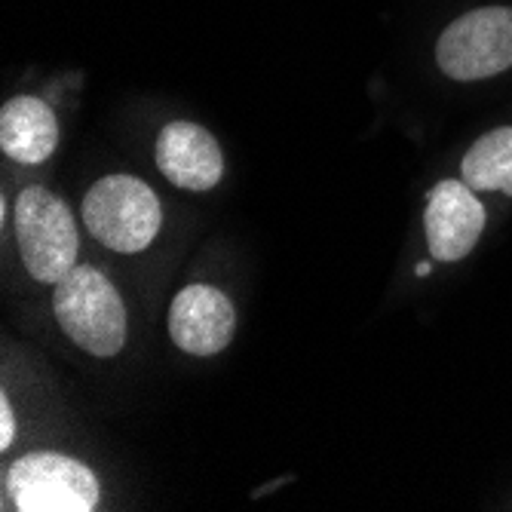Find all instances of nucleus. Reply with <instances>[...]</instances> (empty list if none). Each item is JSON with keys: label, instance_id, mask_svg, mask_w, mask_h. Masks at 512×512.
Segmentation results:
<instances>
[{"label": "nucleus", "instance_id": "1", "mask_svg": "<svg viewBox=\"0 0 512 512\" xmlns=\"http://www.w3.org/2000/svg\"><path fill=\"white\" fill-rule=\"evenodd\" d=\"M53 310L62 325V332L86 353L92 356H117L126 344V307L111 286V279L89 267L77 264L71 267L53 295Z\"/></svg>", "mask_w": 512, "mask_h": 512}, {"label": "nucleus", "instance_id": "2", "mask_svg": "<svg viewBox=\"0 0 512 512\" xmlns=\"http://www.w3.org/2000/svg\"><path fill=\"white\" fill-rule=\"evenodd\" d=\"M83 224L111 252L135 255L154 243L163 224L157 194L132 175H108L83 197Z\"/></svg>", "mask_w": 512, "mask_h": 512}, {"label": "nucleus", "instance_id": "3", "mask_svg": "<svg viewBox=\"0 0 512 512\" xmlns=\"http://www.w3.org/2000/svg\"><path fill=\"white\" fill-rule=\"evenodd\" d=\"M16 237L28 273L37 283L56 286L77 267V227L68 206L46 188H25L16 200Z\"/></svg>", "mask_w": 512, "mask_h": 512}, {"label": "nucleus", "instance_id": "4", "mask_svg": "<svg viewBox=\"0 0 512 512\" xmlns=\"http://www.w3.org/2000/svg\"><path fill=\"white\" fill-rule=\"evenodd\" d=\"M7 485L19 512H92L99 506V479L68 454L34 451L19 457Z\"/></svg>", "mask_w": 512, "mask_h": 512}, {"label": "nucleus", "instance_id": "5", "mask_svg": "<svg viewBox=\"0 0 512 512\" xmlns=\"http://www.w3.org/2000/svg\"><path fill=\"white\" fill-rule=\"evenodd\" d=\"M439 68L454 80H485L512 65V10L485 7L454 19L436 46Z\"/></svg>", "mask_w": 512, "mask_h": 512}, {"label": "nucleus", "instance_id": "6", "mask_svg": "<svg viewBox=\"0 0 512 512\" xmlns=\"http://www.w3.org/2000/svg\"><path fill=\"white\" fill-rule=\"evenodd\" d=\"M427 246L436 261H460L485 230V206L467 181H442L427 194Z\"/></svg>", "mask_w": 512, "mask_h": 512}, {"label": "nucleus", "instance_id": "7", "mask_svg": "<svg viewBox=\"0 0 512 512\" xmlns=\"http://www.w3.org/2000/svg\"><path fill=\"white\" fill-rule=\"evenodd\" d=\"M237 329L234 304L215 286H188L181 289L169 307V335L191 356L221 353Z\"/></svg>", "mask_w": 512, "mask_h": 512}, {"label": "nucleus", "instance_id": "8", "mask_svg": "<svg viewBox=\"0 0 512 512\" xmlns=\"http://www.w3.org/2000/svg\"><path fill=\"white\" fill-rule=\"evenodd\" d=\"M157 166L175 188L209 191L221 181L224 157L209 129L191 120H175L157 138Z\"/></svg>", "mask_w": 512, "mask_h": 512}, {"label": "nucleus", "instance_id": "9", "mask_svg": "<svg viewBox=\"0 0 512 512\" xmlns=\"http://www.w3.org/2000/svg\"><path fill=\"white\" fill-rule=\"evenodd\" d=\"M59 145L53 108L34 96H16L0 111V148L16 163L37 166L50 160Z\"/></svg>", "mask_w": 512, "mask_h": 512}, {"label": "nucleus", "instance_id": "10", "mask_svg": "<svg viewBox=\"0 0 512 512\" xmlns=\"http://www.w3.org/2000/svg\"><path fill=\"white\" fill-rule=\"evenodd\" d=\"M463 181L473 191H503L512 197V126L482 135L467 151Z\"/></svg>", "mask_w": 512, "mask_h": 512}, {"label": "nucleus", "instance_id": "11", "mask_svg": "<svg viewBox=\"0 0 512 512\" xmlns=\"http://www.w3.org/2000/svg\"><path fill=\"white\" fill-rule=\"evenodd\" d=\"M13 436H16V421H13V408H10V399L0 396V448H10L13 445Z\"/></svg>", "mask_w": 512, "mask_h": 512}, {"label": "nucleus", "instance_id": "12", "mask_svg": "<svg viewBox=\"0 0 512 512\" xmlns=\"http://www.w3.org/2000/svg\"><path fill=\"white\" fill-rule=\"evenodd\" d=\"M430 270H433V264H427V261L414 267V273H417V276H430Z\"/></svg>", "mask_w": 512, "mask_h": 512}]
</instances>
